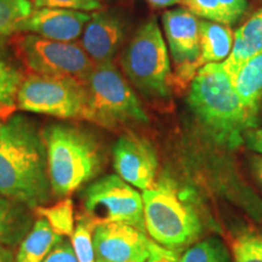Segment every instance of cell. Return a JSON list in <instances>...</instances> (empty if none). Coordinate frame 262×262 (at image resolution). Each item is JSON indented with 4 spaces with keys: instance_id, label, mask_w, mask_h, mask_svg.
<instances>
[{
    "instance_id": "cell-1",
    "label": "cell",
    "mask_w": 262,
    "mask_h": 262,
    "mask_svg": "<svg viewBox=\"0 0 262 262\" xmlns=\"http://www.w3.org/2000/svg\"><path fill=\"white\" fill-rule=\"evenodd\" d=\"M0 195L32 210L52 195L41 131L22 114L11 116L0 127Z\"/></svg>"
},
{
    "instance_id": "cell-2",
    "label": "cell",
    "mask_w": 262,
    "mask_h": 262,
    "mask_svg": "<svg viewBox=\"0 0 262 262\" xmlns=\"http://www.w3.org/2000/svg\"><path fill=\"white\" fill-rule=\"evenodd\" d=\"M188 104L206 133L228 148L242 145L256 122L232 88L221 63H209L196 72L191 83Z\"/></svg>"
},
{
    "instance_id": "cell-3",
    "label": "cell",
    "mask_w": 262,
    "mask_h": 262,
    "mask_svg": "<svg viewBox=\"0 0 262 262\" xmlns=\"http://www.w3.org/2000/svg\"><path fill=\"white\" fill-rule=\"evenodd\" d=\"M52 194L66 198L100 173L103 152L96 136L74 123L49 124L41 131Z\"/></svg>"
},
{
    "instance_id": "cell-4",
    "label": "cell",
    "mask_w": 262,
    "mask_h": 262,
    "mask_svg": "<svg viewBox=\"0 0 262 262\" xmlns=\"http://www.w3.org/2000/svg\"><path fill=\"white\" fill-rule=\"evenodd\" d=\"M123 72L146 96L168 98L172 85L168 45L155 18L142 24L120 57Z\"/></svg>"
},
{
    "instance_id": "cell-5",
    "label": "cell",
    "mask_w": 262,
    "mask_h": 262,
    "mask_svg": "<svg viewBox=\"0 0 262 262\" xmlns=\"http://www.w3.org/2000/svg\"><path fill=\"white\" fill-rule=\"evenodd\" d=\"M145 226L157 244L168 249L185 247L199 237V216L172 182L163 179L142 193Z\"/></svg>"
},
{
    "instance_id": "cell-6",
    "label": "cell",
    "mask_w": 262,
    "mask_h": 262,
    "mask_svg": "<svg viewBox=\"0 0 262 262\" xmlns=\"http://www.w3.org/2000/svg\"><path fill=\"white\" fill-rule=\"evenodd\" d=\"M85 85L89 95V122L107 129L148 122L135 91L113 62L95 64Z\"/></svg>"
},
{
    "instance_id": "cell-7",
    "label": "cell",
    "mask_w": 262,
    "mask_h": 262,
    "mask_svg": "<svg viewBox=\"0 0 262 262\" xmlns=\"http://www.w3.org/2000/svg\"><path fill=\"white\" fill-rule=\"evenodd\" d=\"M16 107L66 120H89L86 85L71 78L31 73L19 85Z\"/></svg>"
},
{
    "instance_id": "cell-8",
    "label": "cell",
    "mask_w": 262,
    "mask_h": 262,
    "mask_svg": "<svg viewBox=\"0 0 262 262\" xmlns=\"http://www.w3.org/2000/svg\"><path fill=\"white\" fill-rule=\"evenodd\" d=\"M84 214L95 224H125L146 232L142 194L118 175L91 182L81 192Z\"/></svg>"
},
{
    "instance_id": "cell-9",
    "label": "cell",
    "mask_w": 262,
    "mask_h": 262,
    "mask_svg": "<svg viewBox=\"0 0 262 262\" xmlns=\"http://www.w3.org/2000/svg\"><path fill=\"white\" fill-rule=\"evenodd\" d=\"M17 51L32 73L71 78L85 83L95 63L75 41H56L26 33L17 39Z\"/></svg>"
},
{
    "instance_id": "cell-10",
    "label": "cell",
    "mask_w": 262,
    "mask_h": 262,
    "mask_svg": "<svg viewBox=\"0 0 262 262\" xmlns=\"http://www.w3.org/2000/svg\"><path fill=\"white\" fill-rule=\"evenodd\" d=\"M162 22L168 50L176 66L172 84L185 85L199 71V19L187 9L180 8L164 12Z\"/></svg>"
},
{
    "instance_id": "cell-11",
    "label": "cell",
    "mask_w": 262,
    "mask_h": 262,
    "mask_svg": "<svg viewBox=\"0 0 262 262\" xmlns=\"http://www.w3.org/2000/svg\"><path fill=\"white\" fill-rule=\"evenodd\" d=\"M149 241L145 232L125 224H98L94 229L95 262H146Z\"/></svg>"
},
{
    "instance_id": "cell-12",
    "label": "cell",
    "mask_w": 262,
    "mask_h": 262,
    "mask_svg": "<svg viewBox=\"0 0 262 262\" xmlns=\"http://www.w3.org/2000/svg\"><path fill=\"white\" fill-rule=\"evenodd\" d=\"M112 155L114 169L124 181L142 191L153 187L158 156L148 140L136 135L120 137L113 147Z\"/></svg>"
},
{
    "instance_id": "cell-13",
    "label": "cell",
    "mask_w": 262,
    "mask_h": 262,
    "mask_svg": "<svg viewBox=\"0 0 262 262\" xmlns=\"http://www.w3.org/2000/svg\"><path fill=\"white\" fill-rule=\"evenodd\" d=\"M90 17L88 12L75 10L33 9L31 15L18 26V32L56 41H75L83 34Z\"/></svg>"
},
{
    "instance_id": "cell-14",
    "label": "cell",
    "mask_w": 262,
    "mask_h": 262,
    "mask_svg": "<svg viewBox=\"0 0 262 262\" xmlns=\"http://www.w3.org/2000/svg\"><path fill=\"white\" fill-rule=\"evenodd\" d=\"M124 38L122 19L111 12H96L85 26L80 45L95 64H103L113 62Z\"/></svg>"
},
{
    "instance_id": "cell-15",
    "label": "cell",
    "mask_w": 262,
    "mask_h": 262,
    "mask_svg": "<svg viewBox=\"0 0 262 262\" xmlns=\"http://www.w3.org/2000/svg\"><path fill=\"white\" fill-rule=\"evenodd\" d=\"M262 51V8L253 14L234 33L231 54L222 62V67L233 78L239 68L254 55Z\"/></svg>"
},
{
    "instance_id": "cell-16",
    "label": "cell",
    "mask_w": 262,
    "mask_h": 262,
    "mask_svg": "<svg viewBox=\"0 0 262 262\" xmlns=\"http://www.w3.org/2000/svg\"><path fill=\"white\" fill-rule=\"evenodd\" d=\"M234 33L227 25L217 22L199 21V58L198 68L209 63H222L233 47Z\"/></svg>"
},
{
    "instance_id": "cell-17",
    "label": "cell",
    "mask_w": 262,
    "mask_h": 262,
    "mask_svg": "<svg viewBox=\"0 0 262 262\" xmlns=\"http://www.w3.org/2000/svg\"><path fill=\"white\" fill-rule=\"evenodd\" d=\"M32 209L22 203L0 195V247L15 248L31 231Z\"/></svg>"
},
{
    "instance_id": "cell-18",
    "label": "cell",
    "mask_w": 262,
    "mask_h": 262,
    "mask_svg": "<svg viewBox=\"0 0 262 262\" xmlns=\"http://www.w3.org/2000/svg\"><path fill=\"white\" fill-rule=\"evenodd\" d=\"M231 84L241 102L256 116L262 102V51L239 68Z\"/></svg>"
},
{
    "instance_id": "cell-19",
    "label": "cell",
    "mask_w": 262,
    "mask_h": 262,
    "mask_svg": "<svg viewBox=\"0 0 262 262\" xmlns=\"http://www.w3.org/2000/svg\"><path fill=\"white\" fill-rule=\"evenodd\" d=\"M62 239L45 219L39 217L19 244L15 262H42Z\"/></svg>"
},
{
    "instance_id": "cell-20",
    "label": "cell",
    "mask_w": 262,
    "mask_h": 262,
    "mask_svg": "<svg viewBox=\"0 0 262 262\" xmlns=\"http://www.w3.org/2000/svg\"><path fill=\"white\" fill-rule=\"evenodd\" d=\"M24 77L0 45V114L11 113Z\"/></svg>"
},
{
    "instance_id": "cell-21",
    "label": "cell",
    "mask_w": 262,
    "mask_h": 262,
    "mask_svg": "<svg viewBox=\"0 0 262 262\" xmlns=\"http://www.w3.org/2000/svg\"><path fill=\"white\" fill-rule=\"evenodd\" d=\"M35 214L39 217L45 219L51 226V228L56 232L57 234L62 235H72L74 231V210L73 202L71 198L66 196L58 203L52 206H38L34 209Z\"/></svg>"
},
{
    "instance_id": "cell-22",
    "label": "cell",
    "mask_w": 262,
    "mask_h": 262,
    "mask_svg": "<svg viewBox=\"0 0 262 262\" xmlns=\"http://www.w3.org/2000/svg\"><path fill=\"white\" fill-rule=\"evenodd\" d=\"M32 11L31 0H0V38L18 32V26Z\"/></svg>"
},
{
    "instance_id": "cell-23",
    "label": "cell",
    "mask_w": 262,
    "mask_h": 262,
    "mask_svg": "<svg viewBox=\"0 0 262 262\" xmlns=\"http://www.w3.org/2000/svg\"><path fill=\"white\" fill-rule=\"evenodd\" d=\"M96 224L88 215L78 217L77 227L71 235V244L78 262H95L93 233Z\"/></svg>"
},
{
    "instance_id": "cell-24",
    "label": "cell",
    "mask_w": 262,
    "mask_h": 262,
    "mask_svg": "<svg viewBox=\"0 0 262 262\" xmlns=\"http://www.w3.org/2000/svg\"><path fill=\"white\" fill-rule=\"evenodd\" d=\"M180 262H231V258L224 244L210 238L187 249Z\"/></svg>"
},
{
    "instance_id": "cell-25",
    "label": "cell",
    "mask_w": 262,
    "mask_h": 262,
    "mask_svg": "<svg viewBox=\"0 0 262 262\" xmlns=\"http://www.w3.org/2000/svg\"><path fill=\"white\" fill-rule=\"evenodd\" d=\"M234 262H262V235L241 234L233 244Z\"/></svg>"
},
{
    "instance_id": "cell-26",
    "label": "cell",
    "mask_w": 262,
    "mask_h": 262,
    "mask_svg": "<svg viewBox=\"0 0 262 262\" xmlns=\"http://www.w3.org/2000/svg\"><path fill=\"white\" fill-rule=\"evenodd\" d=\"M181 3L195 17L222 25H231L219 0H181Z\"/></svg>"
},
{
    "instance_id": "cell-27",
    "label": "cell",
    "mask_w": 262,
    "mask_h": 262,
    "mask_svg": "<svg viewBox=\"0 0 262 262\" xmlns=\"http://www.w3.org/2000/svg\"><path fill=\"white\" fill-rule=\"evenodd\" d=\"M34 9L50 8V9H66L75 11H95L101 8L98 0H33Z\"/></svg>"
},
{
    "instance_id": "cell-28",
    "label": "cell",
    "mask_w": 262,
    "mask_h": 262,
    "mask_svg": "<svg viewBox=\"0 0 262 262\" xmlns=\"http://www.w3.org/2000/svg\"><path fill=\"white\" fill-rule=\"evenodd\" d=\"M42 262H78L71 242L63 238L52 248V250Z\"/></svg>"
},
{
    "instance_id": "cell-29",
    "label": "cell",
    "mask_w": 262,
    "mask_h": 262,
    "mask_svg": "<svg viewBox=\"0 0 262 262\" xmlns=\"http://www.w3.org/2000/svg\"><path fill=\"white\" fill-rule=\"evenodd\" d=\"M219 3L227 15L231 25L235 24L248 11V0H219Z\"/></svg>"
},
{
    "instance_id": "cell-30",
    "label": "cell",
    "mask_w": 262,
    "mask_h": 262,
    "mask_svg": "<svg viewBox=\"0 0 262 262\" xmlns=\"http://www.w3.org/2000/svg\"><path fill=\"white\" fill-rule=\"evenodd\" d=\"M245 141L249 148L262 155V129L249 131Z\"/></svg>"
},
{
    "instance_id": "cell-31",
    "label": "cell",
    "mask_w": 262,
    "mask_h": 262,
    "mask_svg": "<svg viewBox=\"0 0 262 262\" xmlns=\"http://www.w3.org/2000/svg\"><path fill=\"white\" fill-rule=\"evenodd\" d=\"M251 164H253L255 178L257 179V181L260 182L262 186V157H255Z\"/></svg>"
},
{
    "instance_id": "cell-32",
    "label": "cell",
    "mask_w": 262,
    "mask_h": 262,
    "mask_svg": "<svg viewBox=\"0 0 262 262\" xmlns=\"http://www.w3.org/2000/svg\"><path fill=\"white\" fill-rule=\"evenodd\" d=\"M146 2L156 8H169L181 3V0H146Z\"/></svg>"
},
{
    "instance_id": "cell-33",
    "label": "cell",
    "mask_w": 262,
    "mask_h": 262,
    "mask_svg": "<svg viewBox=\"0 0 262 262\" xmlns=\"http://www.w3.org/2000/svg\"><path fill=\"white\" fill-rule=\"evenodd\" d=\"M0 262H15V256L11 249L0 247Z\"/></svg>"
},
{
    "instance_id": "cell-34",
    "label": "cell",
    "mask_w": 262,
    "mask_h": 262,
    "mask_svg": "<svg viewBox=\"0 0 262 262\" xmlns=\"http://www.w3.org/2000/svg\"><path fill=\"white\" fill-rule=\"evenodd\" d=\"M147 262H152V261H150V260H147Z\"/></svg>"
},
{
    "instance_id": "cell-35",
    "label": "cell",
    "mask_w": 262,
    "mask_h": 262,
    "mask_svg": "<svg viewBox=\"0 0 262 262\" xmlns=\"http://www.w3.org/2000/svg\"><path fill=\"white\" fill-rule=\"evenodd\" d=\"M0 127H2V123H0Z\"/></svg>"
}]
</instances>
